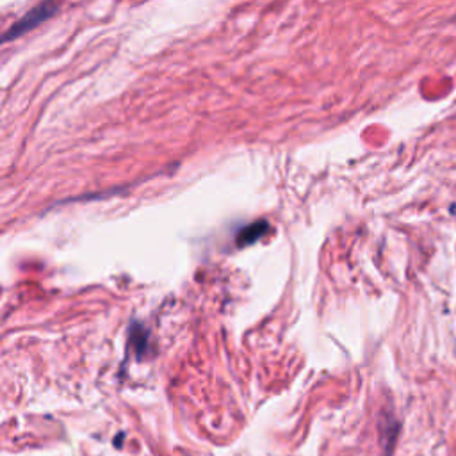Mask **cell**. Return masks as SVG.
Segmentation results:
<instances>
[{
  "mask_svg": "<svg viewBox=\"0 0 456 456\" xmlns=\"http://www.w3.org/2000/svg\"><path fill=\"white\" fill-rule=\"evenodd\" d=\"M129 343H130V347L136 349L138 356H143L145 353H147V347H148V331L145 330L143 327L132 325V328H130Z\"/></svg>",
  "mask_w": 456,
  "mask_h": 456,
  "instance_id": "3",
  "label": "cell"
},
{
  "mask_svg": "<svg viewBox=\"0 0 456 456\" xmlns=\"http://www.w3.org/2000/svg\"><path fill=\"white\" fill-rule=\"evenodd\" d=\"M57 11V6L46 2V4H39L34 9H30L29 13H26L18 21H15L13 26L9 27L8 33L4 34V42H11L15 38H20L21 34H26L27 30L34 29L36 26L43 24L45 20L55 15Z\"/></svg>",
  "mask_w": 456,
  "mask_h": 456,
  "instance_id": "1",
  "label": "cell"
},
{
  "mask_svg": "<svg viewBox=\"0 0 456 456\" xmlns=\"http://www.w3.org/2000/svg\"><path fill=\"white\" fill-rule=\"evenodd\" d=\"M268 228H269L268 221H264V219L244 226L243 230L237 234V244L239 246H248V244L257 243V241H259V239L262 237L266 232H268Z\"/></svg>",
  "mask_w": 456,
  "mask_h": 456,
  "instance_id": "2",
  "label": "cell"
}]
</instances>
